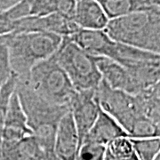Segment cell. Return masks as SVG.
<instances>
[{"mask_svg": "<svg viewBox=\"0 0 160 160\" xmlns=\"http://www.w3.org/2000/svg\"><path fill=\"white\" fill-rule=\"evenodd\" d=\"M95 99L100 108L119 124L130 139L159 137L155 106L145 92L129 94L112 89L102 79L95 90Z\"/></svg>", "mask_w": 160, "mask_h": 160, "instance_id": "cell-1", "label": "cell"}, {"mask_svg": "<svg viewBox=\"0 0 160 160\" xmlns=\"http://www.w3.org/2000/svg\"><path fill=\"white\" fill-rule=\"evenodd\" d=\"M15 92L32 136L46 152L47 159L55 158L54 140L57 126L69 109L46 101L36 93L24 80L16 79Z\"/></svg>", "mask_w": 160, "mask_h": 160, "instance_id": "cell-2", "label": "cell"}, {"mask_svg": "<svg viewBox=\"0 0 160 160\" xmlns=\"http://www.w3.org/2000/svg\"><path fill=\"white\" fill-rule=\"evenodd\" d=\"M62 41L61 36L44 32L0 36V44L8 50L12 75L17 80L26 79L36 64L53 55Z\"/></svg>", "mask_w": 160, "mask_h": 160, "instance_id": "cell-3", "label": "cell"}, {"mask_svg": "<svg viewBox=\"0 0 160 160\" xmlns=\"http://www.w3.org/2000/svg\"><path fill=\"white\" fill-rule=\"evenodd\" d=\"M104 32L116 42L160 54V9L109 20Z\"/></svg>", "mask_w": 160, "mask_h": 160, "instance_id": "cell-4", "label": "cell"}, {"mask_svg": "<svg viewBox=\"0 0 160 160\" xmlns=\"http://www.w3.org/2000/svg\"><path fill=\"white\" fill-rule=\"evenodd\" d=\"M69 38L92 56L108 58L128 70L133 69L143 62L160 59V54L142 51L116 42L104 30L79 29Z\"/></svg>", "mask_w": 160, "mask_h": 160, "instance_id": "cell-5", "label": "cell"}, {"mask_svg": "<svg viewBox=\"0 0 160 160\" xmlns=\"http://www.w3.org/2000/svg\"><path fill=\"white\" fill-rule=\"evenodd\" d=\"M24 81L46 101L69 109L78 92L53 55L36 64Z\"/></svg>", "mask_w": 160, "mask_h": 160, "instance_id": "cell-6", "label": "cell"}, {"mask_svg": "<svg viewBox=\"0 0 160 160\" xmlns=\"http://www.w3.org/2000/svg\"><path fill=\"white\" fill-rule=\"evenodd\" d=\"M53 56L77 91L97 89L102 76L94 56L83 50L69 37H63Z\"/></svg>", "mask_w": 160, "mask_h": 160, "instance_id": "cell-7", "label": "cell"}, {"mask_svg": "<svg viewBox=\"0 0 160 160\" xmlns=\"http://www.w3.org/2000/svg\"><path fill=\"white\" fill-rule=\"evenodd\" d=\"M79 28L69 18L61 14H51L44 17H26L11 22H0V36L10 33L44 32L70 37Z\"/></svg>", "mask_w": 160, "mask_h": 160, "instance_id": "cell-8", "label": "cell"}, {"mask_svg": "<svg viewBox=\"0 0 160 160\" xmlns=\"http://www.w3.org/2000/svg\"><path fill=\"white\" fill-rule=\"evenodd\" d=\"M100 106L95 99V90L78 91L69 107L79 136L80 146L97 119Z\"/></svg>", "mask_w": 160, "mask_h": 160, "instance_id": "cell-9", "label": "cell"}, {"mask_svg": "<svg viewBox=\"0 0 160 160\" xmlns=\"http://www.w3.org/2000/svg\"><path fill=\"white\" fill-rule=\"evenodd\" d=\"M94 60L102 79L112 89L132 95L144 91L131 73L118 63L105 57L94 56Z\"/></svg>", "mask_w": 160, "mask_h": 160, "instance_id": "cell-10", "label": "cell"}, {"mask_svg": "<svg viewBox=\"0 0 160 160\" xmlns=\"http://www.w3.org/2000/svg\"><path fill=\"white\" fill-rule=\"evenodd\" d=\"M80 148L79 136L70 111L61 118L54 140V154L59 160H74Z\"/></svg>", "mask_w": 160, "mask_h": 160, "instance_id": "cell-11", "label": "cell"}, {"mask_svg": "<svg viewBox=\"0 0 160 160\" xmlns=\"http://www.w3.org/2000/svg\"><path fill=\"white\" fill-rule=\"evenodd\" d=\"M30 135H32V132L28 126L27 118L17 93L14 91L10 98L6 110L3 142H15Z\"/></svg>", "mask_w": 160, "mask_h": 160, "instance_id": "cell-12", "label": "cell"}, {"mask_svg": "<svg viewBox=\"0 0 160 160\" xmlns=\"http://www.w3.org/2000/svg\"><path fill=\"white\" fill-rule=\"evenodd\" d=\"M72 21L84 30H104L109 19L98 1L79 0L76 1Z\"/></svg>", "mask_w": 160, "mask_h": 160, "instance_id": "cell-13", "label": "cell"}, {"mask_svg": "<svg viewBox=\"0 0 160 160\" xmlns=\"http://www.w3.org/2000/svg\"><path fill=\"white\" fill-rule=\"evenodd\" d=\"M123 137H128L126 131L112 117L100 108L97 119L85 137L83 143L89 142L107 146L110 142Z\"/></svg>", "mask_w": 160, "mask_h": 160, "instance_id": "cell-14", "label": "cell"}, {"mask_svg": "<svg viewBox=\"0 0 160 160\" xmlns=\"http://www.w3.org/2000/svg\"><path fill=\"white\" fill-rule=\"evenodd\" d=\"M1 160H47L46 152L32 135L15 142H3Z\"/></svg>", "mask_w": 160, "mask_h": 160, "instance_id": "cell-15", "label": "cell"}, {"mask_svg": "<svg viewBox=\"0 0 160 160\" xmlns=\"http://www.w3.org/2000/svg\"><path fill=\"white\" fill-rule=\"evenodd\" d=\"M109 20L124 17L134 12L160 9L159 1L152 0H100Z\"/></svg>", "mask_w": 160, "mask_h": 160, "instance_id": "cell-16", "label": "cell"}, {"mask_svg": "<svg viewBox=\"0 0 160 160\" xmlns=\"http://www.w3.org/2000/svg\"><path fill=\"white\" fill-rule=\"evenodd\" d=\"M103 160H139L128 137L118 138L106 146Z\"/></svg>", "mask_w": 160, "mask_h": 160, "instance_id": "cell-17", "label": "cell"}, {"mask_svg": "<svg viewBox=\"0 0 160 160\" xmlns=\"http://www.w3.org/2000/svg\"><path fill=\"white\" fill-rule=\"evenodd\" d=\"M139 160H154L160 151V137L130 139Z\"/></svg>", "mask_w": 160, "mask_h": 160, "instance_id": "cell-18", "label": "cell"}, {"mask_svg": "<svg viewBox=\"0 0 160 160\" xmlns=\"http://www.w3.org/2000/svg\"><path fill=\"white\" fill-rule=\"evenodd\" d=\"M106 146L84 142L80 146L74 160H103Z\"/></svg>", "mask_w": 160, "mask_h": 160, "instance_id": "cell-19", "label": "cell"}, {"mask_svg": "<svg viewBox=\"0 0 160 160\" xmlns=\"http://www.w3.org/2000/svg\"><path fill=\"white\" fill-rule=\"evenodd\" d=\"M12 77L9 53L6 46L0 44V90Z\"/></svg>", "mask_w": 160, "mask_h": 160, "instance_id": "cell-20", "label": "cell"}, {"mask_svg": "<svg viewBox=\"0 0 160 160\" xmlns=\"http://www.w3.org/2000/svg\"><path fill=\"white\" fill-rule=\"evenodd\" d=\"M17 2V0H0V16L11 9Z\"/></svg>", "mask_w": 160, "mask_h": 160, "instance_id": "cell-21", "label": "cell"}, {"mask_svg": "<svg viewBox=\"0 0 160 160\" xmlns=\"http://www.w3.org/2000/svg\"><path fill=\"white\" fill-rule=\"evenodd\" d=\"M154 160H160V154L158 155V156H157V158H156Z\"/></svg>", "mask_w": 160, "mask_h": 160, "instance_id": "cell-22", "label": "cell"}]
</instances>
